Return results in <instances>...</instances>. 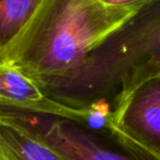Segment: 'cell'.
Returning <instances> with one entry per match:
<instances>
[{
  "mask_svg": "<svg viewBox=\"0 0 160 160\" xmlns=\"http://www.w3.org/2000/svg\"><path fill=\"white\" fill-rule=\"evenodd\" d=\"M0 104L1 109L77 123L97 133L107 132L112 113L107 103L72 107L60 102L20 69L5 62H0Z\"/></svg>",
  "mask_w": 160,
  "mask_h": 160,
  "instance_id": "3",
  "label": "cell"
},
{
  "mask_svg": "<svg viewBox=\"0 0 160 160\" xmlns=\"http://www.w3.org/2000/svg\"><path fill=\"white\" fill-rule=\"evenodd\" d=\"M22 114L41 138L64 160H145L121 147L115 149L110 146L100 134L83 125L55 118Z\"/></svg>",
  "mask_w": 160,
  "mask_h": 160,
  "instance_id": "5",
  "label": "cell"
},
{
  "mask_svg": "<svg viewBox=\"0 0 160 160\" xmlns=\"http://www.w3.org/2000/svg\"><path fill=\"white\" fill-rule=\"evenodd\" d=\"M108 135L132 155L160 160V73L113 108Z\"/></svg>",
  "mask_w": 160,
  "mask_h": 160,
  "instance_id": "4",
  "label": "cell"
},
{
  "mask_svg": "<svg viewBox=\"0 0 160 160\" xmlns=\"http://www.w3.org/2000/svg\"><path fill=\"white\" fill-rule=\"evenodd\" d=\"M42 1L0 0V47L16 36Z\"/></svg>",
  "mask_w": 160,
  "mask_h": 160,
  "instance_id": "7",
  "label": "cell"
},
{
  "mask_svg": "<svg viewBox=\"0 0 160 160\" xmlns=\"http://www.w3.org/2000/svg\"><path fill=\"white\" fill-rule=\"evenodd\" d=\"M144 7L43 0L16 36L0 47V62L20 69L42 88L54 85L80 68Z\"/></svg>",
  "mask_w": 160,
  "mask_h": 160,
  "instance_id": "1",
  "label": "cell"
},
{
  "mask_svg": "<svg viewBox=\"0 0 160 160\" xmlns=\"http://www.w3.org/2000/svg\"><path fill=\"white\" fill-rule=\"evenodd\" d=\"M0 144L12 149L23 160H64L18 111L1 109Z\"/></svg>",
  "mask_w": 160,
  "mask_h": 160,
  "instance_id": "6",
  "label": "cell"
},
{
  "mask_svg": "<svg viewBox=\"0 0 160 160\" xmlns=\"http://www.w3.org/2000/svg\"><path fill=\"white\" fill-rule=\"evenodd\" d=\"M160 73V0H152L93 51L69 77L43 88L72 107L105 102L111 107Z\"/></svg>",
  "mask_w": 160,
  "mask_h": 160,
  "instance_id": "2",
  "label": "cell"
},
{
  "mask_svg": "<svg viewBox=\"0 0 160 160\" xmlns=\"http://www.w3.org/2000/svg\"><path fill=\"white\" fill-rule=\"evenodd\" d=\"M115 6H146L152 0H103Z\"/></svg>",
  "mask_w": 160,
  "mask_h": 160,
  "instance_id": "8",
  "label": "cell"
}]
</instances>
